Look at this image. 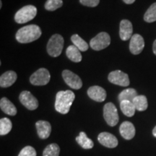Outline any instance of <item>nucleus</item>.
<instances>
[{"label": "nucleus", "mask_w": 156, "mask_h": 156, "mask_svg": "<svg viewBox=\"0 0 156 156\" xmlns=\"http://www.w3.org/2000/svg\"><path fill=\"white\" fill-rule=\"evenodd\" d=\"M18 156H36V151L34 147L26 146L21 150Z\"/></svg>", "instance_id": "obj_29"}, {"label": "nucleus", "mask_w": 156, "mask_h": 156, "mask_svg": "<svg viewBox=\"0 0 156 156\" xmlns=\"http://www.w3.org/2000/svg\"><path fill=\"white\" fill-rule=\"evenodd\" d=\"M2 1H0V8H2Z\"/></svg>", "instance_id": "obj_34"}, {"label": "nucleus", "mask_w": 156, "mask_h": 156, "mask_svg": "<svg viewBox=\"0 0 156 156\" xmlns=\"http://www.w3.org/2000/svg\"><path fill=\"white\" fill-rule=\"evenodd\" d=\"M17 80V74L13 71H7L3 73L0 77V86L2 87H10Z\"/></svg>", "instance_id": "obj_17"}, {"label": "nucleus", "mask_w": 156, "mask_h": 156, "mask_svg": "<svg viewBox=\"0 0 156 156\" xmlns=\"http://www.w3.org/2000/svg\"><path fill=\"white\" fill-rule=\"evenodd\" d=\"M136 110L139 112H144L148 107L147 99L145 95H137L132 101Z\"/></svg>", "instance_id": "obj_22"}, {"label": "nucleus", "mask_w": 156, "mask_h": 156, "mask_svg": "<svg viewBox=\"0 0 156 156\" xmlns=\"http://www.w3.org/2000/svg\"><path fill=\"white\" fill-rule=\"evenodd\" d=\"M76 141L84 149H91L94 146V143H93V140L87 137L86 134L84 132H80L79 136L76 137Z\"/></svg>", "instance_id": "obj_19"}, {"label": "nucleus", "mask_w": 156, "mask_h": 156, "mask_svg": "<svg viewBox=\"0 0 156 156\" xmlns=\"http://www.w3.org/2000/svg\"><path fill=\"white\" fill-rule=\"evenodd\" d=\"M64 47V38L61 35L54 34L51 37L47 44V52L51 56L57 57Z\"/></svg>", "instance_id": "obj_4"}, {"label": "nucleus", "mask_w": 156, "mask_h": 156, "mask_svg": "<svg viewBox=\"0 0 156 156\" xmlns=\"http://www.w3.org/2000/svg\"><path fill=\"white\" fill-rule=\"evenodd\" d=\"M87 95L91 99L97 102H103L106 98V92L103 87L98 85L90 87L87 90Z\"/></svg>", "instance_id": "obj_13"}, {"label": "nucleus", "mask_w": 156, "mask_h": 156, "mask_svg": "<svg viewBox=\"0 0 156 156\" xmlns=\"http://www.w3.org/2000/svg\"><path fill=\"white\" fill-rule=\"evenodd\" d=\"M103 117L107 124L111 126H114L118 124L119 117L116 107L112 103H107L103 107Z\"/></svg>", "instance_id": "obj_5"}, {"label": "nucleus", "mask_w": 156, "mask_h": 156, "mask_svg": "<svg viewBox=\"0 0 156 156\" xmlns=\"http://www.w3.org/2000/svg\"><path fill=\"white\" fill-rule=\"evenodd\" d=\"M124 3L127 4V5H131V4H133L135 0H123Z\"/></svg>", "instance_id": "obj_31"}, {"label": "nucleus", "mask_w": 156, "mask_h": 156, "mask_svg": "<svg viewBox=\"0 0 156 156\" xmlns=\"http://www.w3.org/2000/svg\"><path fill=\"white\" fill-rule=\"evenodd\" d=\"M67 56L71 61L74 62H80L82 60V55L80 51L76 47L75 45L69 46L66 51Z\"/></svg>", "instance_id": "obj_20"}, {"label": "nucleus", "mask_w": 156, "mask_h": 156, "mask_svg": "<svg viewBox=\"0 0 156 156\" xmlns=\"http://www.w3.org/2000/svg\"><path fill=\"white\" fill-rule=\"evenodd\" d=\"M108 79L110 83L123 87L128 86L130 83L127 74L123 73L121 70H116L110 73Z\"/></svg>", "instance_id": "obj_9"}, {"label": "nucleus", "mask_w": 156, "mask_h": 156, "mask_svg": "<svg viewBox=\"0 0 156 156\" xmlns=\"http://www.w3.org/2000/svg\"><path fill=\"white\" fill-rule=\"evenodd\" d=\"M37 133L41 139H47L51 132V126L48 122L46 121H38L36 123Z\"/></svg>", "instance_id": "obj_14"}, {"label": "nucleus", "mask_w": 156, "mask_h": 156, "mask_svg": "<svg viewBox=\"0 0 156 156\" xmlns=\"http://www.w3.org/2000/svg\"><path fill=\"white\" fill-rule=\"evenodd\" d=\"M60 148L57 144L52 143L47 145L43 152V156H58Z\"/></svg>", "instance_id": "obj_26"}, {"label": "nucleus", "mask_w": 156, "mask_h": 156, "mask_svg": "<svg viewBox=\"0 0 156 156\" xmlns=\"http://www.w3.org/2000/svg\"><path fill=\"white\" fill-rule=\"evenodd\" d=\"M111 44V37L106 32H101L91 39L90 46L93 50L100 51L108 47Z\"/></svg>", "instance_id": "obj_6"}, {"label": "nucleus", "mask_w": 156, "mask_h": 156, "mask_svg": "<svg viewBox=\"0 0 156 156\" xmlns=\"http://www.w3.org/2000/svg\"><path fill=\"white\" fill-rule=\"evenodd\" d=\"M153 134L154 136H155V137H156V126H155V128H154L153 130Z\"/></svg>", "instance_id": "obj_33"}, {"label": "nucleus", "mask_w": 156, "mask_h": 156, "mask_svg": "<svg viewBox=\"0 0 156 156\" xmlns=\"http://www.w3.org/2000/svg\"><path fill=\"white\" fill-rule=\"evenodd\" d=\"M75 98V93L72 90L59 91L56 96L55 109L62 114H66L69 112L70 108Z\"/></svg>", "instance_id": "obj_1"}, {"label": "nucleus", "mask_w": 156, "mask_h": 156, "mask_svg": "<svg viewBox=\"0 0 156 156\" xmlns=\"http://www.w3.org/2000/svg\"><path fill=\"white\" fill-rule=\"evenodd\" d=\"M41 30L38 25H27L17 30L16 39L21 44H28L38 39L41 36Z\"/></svg>", "instance_id": "obj_2"}, {"label": "nucleus", "mask_w": 156, "mask_h": 156, "mask_svg": "<svg viewBox=\"0 0 156 156\" xmlns=\"http://www.w3.org/2000/svg\"><path fill=\"white\" fill-rule=\"evenodd\" d=\"M71 40L74 45L77 47L78 49L81 51H86L88 49L89 46L83 38H81L79 35L75 34L71 37Z\"/></svg>", "instance_id": "obj_24"}, {"label": "nucleus", "mask_w": 156, "mask_h": 156, "mask_svg": "<svg viewBox=\"0 0 156 156\" xmlns=\"http://www.w3.org/2000/svg\"><path fill=\"white\" fill-rule=\"evenodd\" d=\"M62 77L66 84L71 88L78 90L83 86V82L79 76L69 70H64L62 72Z\"/></svg>", "instance_id": "obj_8"}, {"label": "nucleus", "mask_w": 156, "mask_h": 156, "mask_svg": "<svg viewBox=\"0 0 156 156\" xmlns=\"http://www.w3.org/2000/svg\"><path fill=\"white\" fill-rule=\"evenodd\" d=\"M153 53L156 55V40L154 41L153 43Z\"/></svg>", "instance_id": "obj_32"}, {"label": "nucleus", "mask_w": 156, "mask_h": 156, "mask_svg": "<svg viewBox=\"0 0 156 156\" xmlns=\"http://www.w3.org/2000/svg\"><path fill=\"white\" fill-rule=\"evenodd\" d=\"M20 103L28 110L34 111L38 107V101L29 91L25 90L19 96Z\"/></svg>", "instance_id": "obj_10"}, {"label": "nucleus", "mask_w": 156, "mask_h": 156, "mask_svg": "<svg viewBox=\"0 0 156 156\" xmlns=\"http://www.w3.org/2000/svg\"><path fill=\"white\" fill-rule=\"evenodd\" d=\"M98 140L101 145L108 148H114L118 145L117 138L109 132H101L98 136Z\"/></svg>", "instance_id": "obj_12"}, {"label": "nucleus", "mask_w": 156, "mask_h": 156, "mask_svg": "<svg viewBox=\"0 0 156 156\" xmlns=\"http://www.w3.org/2000/svg\"><path fill=\"white\" fill-rule=\"evenodd\" d=\"M0 107L2 111L9 116H15L17 114V108L15 105L7 98H2L0 101Z\"/></svg>", "instance_id": "obj_18"}, {"label": "nucleus", "mask_w": 156, "mask_h": 156, "mask_svg": "<svg viewBox=\"0 0 156 156\" xmlns=\"http://www.w3.org/2000/svg\"><path fill=\"white\" fill-rule=\"evenodd\" d=\"M137 96V93L136 90L133 88H128L122 91L119 95V100L120 102L123 101H129L132 102L134 98Z\"/></svg>", "instance_id": "obj_23"}, {"label": "nucleus", "mask_w": 156, "mask_h": 156, "mask_svg": "<svg viewBox=\"0 0 156 156\" xmlns=\"http://www.w3.org/2000/svg\"><path fill=\"white\" fill-rule=\"evenodd\" d=\"M119 132L122 137L127 140H132L135 135V128L129 122H123L120 125Z\"/></svg>", "instance_id": "obj_16"}, {"label": "nucleus", "mask_w": 156, "mask_h": 156, "mask_svg": "<svg viewBox=\"0 0 156 156\" xmlns=\"http://www.w3.org/2000/svg\"><path fill=\"white\" fill-rule=\"evenodd\" d=\"M63 5L62 0H47L45 4V9L48 11H54Z\"/></svg>", "instance_id": "obj_28"}, {"label": "nucleus", "mask_w": 156, "mask_h": 156, "mask_svg": "<svg viewBox=\"0 0 156 156\" xmlns=\"http://www.w3.org/2000/svg\"><path fill=\"white\" fill-rule=\"evenodd\" d=\"M12 124L8 118H2L0 119V134L1 136L6 135L11 131Z\"/></svg>", "instance_id": "obj_25"}, {"label": "nucleus", "mask_w": 156, "mask_h": 156, "mask_svg": "<svg viewBox=\"0 0 156 156\" xmlns=\"http://www.w3.org/2000/svg\"><path fill=\"white\" fill-rule=\"evenodd\" d=\"M145 47V41L140 34H134L130 39L129 50L132 54L136 55L141 53Z\"/></svg>", "instance_id": "obj_11"}, {"label": "nucleus", "mask_w": 156, "mask_h": 156, "mask_svg": "<svg viewBox=\"0 0 156 156\" xmlns=\"http://www.w3.org/2000/svg\"><path fill=\"white\" fill-rule=\"evenodd\" d=\"M51 75L47 69L41 68L33 74L30 77V82L32 85L41 86L49 83Z\"/></svg>", "instance_id": "obj_7"}, {"label": "nucleus", "mask_w": 156, "mask_h": 156, "mask_svg": "<svg viewBox=\"0 0 156 156\" xmlns=\"http://www.w3.org/2000/svg\"><path fill=\"white\" fill-rule=\"evenodd\" d=\"M133 28L132 24L128 20H123L120 23L119 36L122 41H127L132 38Z\"/></svg>", "instance_id": "obj_15"}, {"label": "nucleus", "mask_w": 156, "mask_h": 156, "mask_svg": "<svg viewBox=\"0 0 156 156\" xmlns=\"http://www.w3.org/2000/svg\"><path fill=\"white\" fill-rule=\"evenodd\" d=\"M144 20L147 23H153L156 21V2L153 3L144 15Z\"/></svg>", "instance_id": "obj_27"}, {"label": "nucleus", "mask_w": 156, "mask_h": 156, "mask_svg": "<svg viewBox=\"0 0 156 156\" xmlns=\"http://www.w3.org/2000/svg\"><path fill=\"white\" fill-rule=\"evenodd\" d=\"M120 108L123 114L128 117L133 116L136 111L133 103L129 101H123L120 102Z\"/></svg>", "instance_id": "obj_21"}, {"label": "nucleus", "mask_w": 156, "mask_h": 156, "mask_svg": "<svg viewBox=\"0 0 156 156\" xmlns=\"http://www.w3.org/2000/svg\"><path fill=\"white\" fill-rule=\"evenodd\" d=\"M80 3L84 6L90 7H95L98 5L100 0H80Z\"/></svg>", "instance_id": "obj_30"}, {"label": "nucleus", "mask_w": 156, "mask_h": 156, "mask_svg": "<svg viewBox=\"0 0 156 156\" xmlns=\"http://www.w3.org/2000/svg\"><path fill=\"white\" fill-rule=\"evenodd\" d=\"M37 14V9L34 5H27L19 9L15 15V20L19 24L32 20Z\"/></svg>", "instance_id": "obj_3"}]
</instances>
